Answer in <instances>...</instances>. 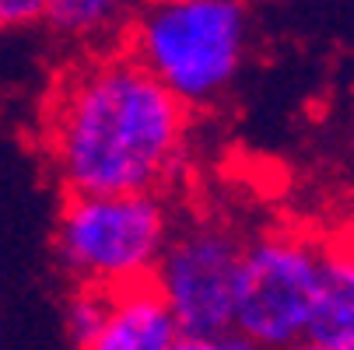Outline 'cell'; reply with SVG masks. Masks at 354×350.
<instances>
[{
	"label": "cell",
	"mask_w": 354,
	"mask_h": 350,
	"mask_svg": "<svg viewBox=\"0 0 354 350\" xmlns=\"http://www.w3.org/2000/svg\"><path fill=\"white\" fill-rule=\"evenodd\" d=\"M319 287V238L267 231L245 242L235 291L242 347H301Z\"/></svg>",
	"instance_id": "5"
},
{
	"label": "cell",
	"mask_w": 354,
	"mask_h": 350,
	"mask_svg": "<svg viewBox=\"0 0 354 350\" xmlns=\"http://www.w3.org/2000/svg\"><path fill=\"white\" fill-rule=\"evenodd\" d=\"M106 312H109V291L95 287V284H77L74 294L67 298V309H64L67 340L74 347L95 350V340H98V333H102Z\"/></svg>",
	"instance_id": "9"
},
{
	"label": "cell",
	"mask_w": 354,
	"mask_h": 350,
	"mask_svg": "<svg viewBox=\"0 0 354 350\" xmlns=\"http://www.w3.org/2000/svg\"><path fill=\"white\" fill-rule=\"evenodd\" d=\"M46 14V0H0V28H32Z\"/></svg>",
	"instance_id": "10"
},
{
	"label": "cell",
	"mask_w": 354,
	"mask_h": 350,
	"mask_svg": "<svg viewBox=\"0 0 354 350\" xmlns=\"http://www.w3.org/2000/svg\"><path fill=\"white\" fill-rule=\"evenodd\" d=\"M176 217L165 193H64L53 249L74 284L127 287L151 280Z\"/></svg>",
	"instance_id": "3"
},
{
	"label": "cell",
	"mask_w": 354,
	"mask_h": 350,
	"mask_svg": "<svg viewBox=\"0 0 354 350\" xmlns=\"http://www.w3.org/2000/svg\"><path fill=\"white\" fill-rule=\"evenodd\" d=\"M245 238L221 217L172 228L155 280L179 322V350L242 347L235 336V291Z\"/></svg>",
	"instance_id": "4"
},
{
	"label": "cell",
	"mask_w": 354,
	"mask_h": 350,
	"mask_svg": "<svg viewBox=\"0 0 354 350\" xmlns=\"http://www.w3.org/2000/svg\"><path fill=\"white\" fill-rule=\"evenodd\" d=\"M95 350H179V322L155 280L109 291V312Z\"/></svg>",
	"instance_id": "7"
},
{
	"label": "cell",
	"mask_w": 354,
	"mask_h": 350,
	"mask_svg": "<svg viewBox=\"0 0 354 350\" xmlns=\"http://www.w3.org/2000/svg\"><path fill=\"white\" fill-rule=\"evenodd\" d=\"M137 0H46L42 21L64 42L84 46L88 53L123 46Z\"/></svg>",
	"instance_id": "8"
},
{
	"label": "cell",
	"mask_w": 354,
	"mask_h": 350,
	"mask_svg": "<svg viewBox=\"0 0 354 350\" xmlns=\"http://www.w3.org/2000/svg\"><path fill=\"white\" fill-rule=\"evenodd\" d=\"M301 347L354 350V228L319 238V287Z\"/></svg>",
	"instance_id": "6"
},
{
	"label": "cell",
	"mask_w": 354,
	"mask_h": 350,
	"mask_svg": "<svg viewBox=\"0 0 354 350\" xmlns=\"http://www.w3.org/2000/svg\"><path fill=\"white\" fill-rule=\"evenodd\" d=\"M193 109L127 46L71 67L42 113V151L64 193H169L189 151Z\"/></svg>",
	"instance_id": "1"
},
{
	"label": "cell",
	"mask_w": 354,
	"mask_h": 350,
	"mask_svg": "<svg viewBox=\"0 0 354 350\" xmlns=\"http://www.w3.org/2000/svg\"><path fill=\"white\" fill-rule=\"evenodd\" d=\"M0 333H4V322H0Z\"/></svg>",
	"instance_id": "11"
},
{
	"label": "cell",
	"mask_w": 354,
	"mask_h": 350,
	"mask_svg": "<svg viewBox=\"0 0 354 350\" xmlns=\"http://www.w3.org/2000/svg\"><path fill=\"white\" fill-rule=\"evenodd\" d=\"M137 4H140V0H137Z\"/></svg>",
	"instance_id": "12"
},
{
	"label": "cell",
	"mask_w": 354,
	"mask_h": 350,
	"mask_svg": "<svg viewBox=\"0 0 354 350\" xmlns=\"http://www.w3.org/2000/svg\"><path fill=\"white\" fill-rule=\"evenodd\" d=\"M123 46L179 102L204 109L232 88L249 49L245 0H140Z\"/></svg>",
	"instance_id": "2"
}]
</instances>
